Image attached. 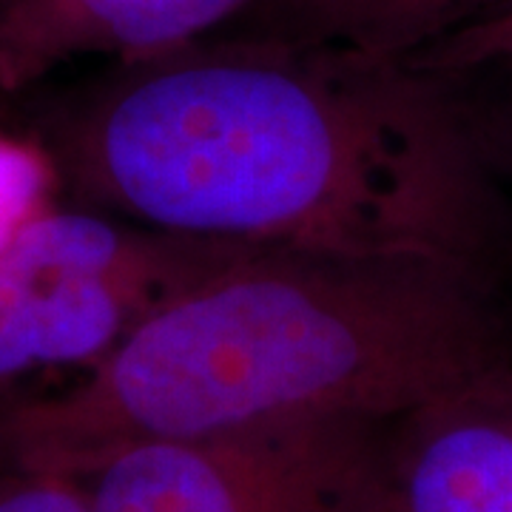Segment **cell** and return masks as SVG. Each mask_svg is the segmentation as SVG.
<instances>
[{"mask_svg":"<svg viewBox=\"0 0 512 512\" xmlns=\"http://www.w3.org/2000/svg\"><path fill=\"white\" fill-rule=\"evenodd\" d=\"M461 74L214 35L114 63L37 117L60 191L174 234L419 262L487 285L501 208Z\"/></svg>","mask_w":512,"mask_h":512,"instance_id":"6da1fadb","label":"cell"},{"mask_svg":"<svg viewBox=\"0 0 512 512\" xmlns=\"http://www.w3.org/2000/svg\"><path fill=\"white\" fill-rule=\"evenodd\" d=\"M507 365L484 282L419 262L262 251L168 302L72 384L0 396V453L74 476L151 441L402 421Z\"/></svg>","mask_w":512,"mask_h":512,"instance_id":"7a4b0ae2","label":"cell"},{"mask_svg":"<svg viewBox=\"0 0 512 512\" xmlns=\"http://www.w3.org/2000/svg\"><path fill=\"white\" fill-rule=\"evenodd\" d=\"M94 208H49L0 251V384L89 370L146 319L248 256Z\"/></svg>","mask_w":512,"mask_h":512,"instance_id":"3957f363","label":"cell"},{"mask_svg":"<svg viewBox=\"0 0 512 512\" xmlns=\"http://www.w3.org/2000/svg\"><path fill=\"white\" fill-rule=\"evenodd\" d=\"M399 421L305 419L151 441L83 467L92 512H396Z\"/></svg>","mask_w":512,"mask_h":512,"instance_id":"277c9868","label":"cell"},{"mask_svg":"<svg viewBox=\"0 0 512 512\" xmlns=\"http://www.w3.org/2000/svg\"><path fill=\"white\" fill-rule=\"evenodd\" d=\"M251 0H0V97L77 57L168 55L225 32Z\"/></svg>","mask_w":512,"mask_h":512,"instance_id":"5b68a950","label":"cell"},{"mask_svg":"<svg viewBox=\"0 0 512 512\" xmlns=\"http://www.w3.org/2000/svg\"><path fill=\"white\" fill-rule=\"evenodd\" d=\"M396 512H512V365L399 421Z\"/></svg>","mask_w":512,"mask_h":512,"instance_id":"8992f818","label":"cell"},{"mask_svg":"<svg viewBox=\"0 0 512 512\" xmlns=\"http://www.w3.org/2000/svg\"><path fill=\"white\" fill-rule=\"evenodd\" d=\"M512 0H251L220 35L268 37L410 60Z\"/></svg>","mask_w":512,"mask_h":512,"instance_id":"52a82bcc","label":"cell"},{"mask_svg":"<svg viewBox=\"0 0 512 512\" xmlns=\"http://www.w3.org/2000/svg\"><path fill=\"white\" fill-rule=\"evenodd\" d=\"M60 194L55 160L35 134L20 137L0 126V251Z\"/></svg>","mask_w":512,"mask_h":512,"instance_id":"ba28073f","label":"cell"},{"mask_svg":"<svg viewBox=\"0 0 512 512\" xmlns=\"http://www.w3.org/2000/svg\"><path fill=\"white\" fill-rule=\"evenodd\" d=\"M410 63L441 74H467L498 63L512 66V3L495 15L441 37L439 43L410 57Z\"/></svg>","mask_w":512,"mask_h":512,"instance_id":"9c48e42d","label":"cell"},{"mask_svg":"<svg viewBox=\"0 0 512 512\" xmlns=\"http://www.w3.org/2000/svg\"><path fill=\"white\" fill-rule=\"evenodd\" d=\"M0 512H92L80 481L0 453Z\"/></svg>","mask_w":512,"mask_h":512,"instance_id":"30bf717a","label":"cell"},{"mask_svg":"<svg viewBox=\"0 0 512 512\" xmlns=\"http://www.w3.org/2000/svg\"><path fill=\"white\" fill-rule=\"evenodd\" d=\"M3 103H6V100L0 97V123H3V114H6V106H3Z\"/></svg>","mask_w":512,"mask_h":512,"instance_id":"8fae6325","label":"cell"}]
</instances>
